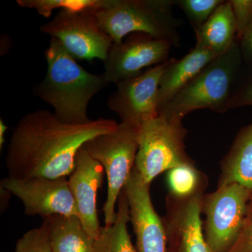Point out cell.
Masks as SVG:
<instances>
[{
	"mask_svg": "<svg viewBox=\"0 0 252 252\" xmlns=\"http://www.w3.org/2000/svg\"><path fill=\"white\" fill-rule=\"evenodd\" d=\"M45 56L47 71L43 80L34 87L36 97L51 105L61 122H90L89 102L109 84L103 74L86 71L55 38H51Z\"/></svg>",
	"mask_w": 252,
	"mask_h": 252,
	"instance_id": "2",
	"label": "cell"
},
{
	"mask_svg": "<svg viewBox=\"0 0 252 252\" xmlns=\"http://www.w3.org/2000/svg\"><path fill=\"white\" fill-rule=\"evenodd\" d=\"M217 56L195 47L182 59L169 60L159 84L158 112Z\"/></svg>",
	"mask_w": 252,
	"mask_h": 252,
	"instance_id": "15",
	"label": "cell"
},
{
	"mask_svg": "<svg viewBox=\"0 0 252 252\" xmlns=\"http://www.w3.org/2000/svg\"><path fill=\"white\" fill-rule=\"evenodd\" d=\"M174 5L172 0H98L94 11L114 44L141 32L179 46L182 21L174 16Z\"/></svg>",
	"mask_w": 252,
	"mask_h": 252,
	"instance_id": "3",
	"label": "cell"
},
{
	"mask_svg": "<svg viewBox=\"0 0 252 252\" xmlns=\"http://www.w3.org/2000/svg\"><path fill=\"white\" fill-rule=\"evenodd\" d=\"M240 64L241 51L236 41L159 109L158 114L182 121L189 113L198 109H208L218 113L229 110Z\"/></svg>",
	"mask_w": 252,
	"mask_h": 252,
	"instance_id": "4",
	"label": "cell"
},
{
	"mask_svg": "<svg viewBox=\"0 0 252 252\" xmlns=\"http://www.w3.org/2000/svg\"><path fill=\"white\" fill-rule=\"evenodd\" d=\"M223 1L221 0H175L174 4L185 12L195 31L211 17L215 10Z\"/></svg>",
	"mask_w": 252,
	"mask_h": 252,
	"instance_id": "22",
	"label": "cell"
},
{
	"mask_svg": "<svg viewBox=\"0 0 252 252\" xmlns=\"http://www.w3.org/2000/svg\"><path fill=\"white\" fill-rule=\"evenodd\" d=\"M240 41L241 42L244 55L252 59V26Z\"/></svg>",
	"mask_w": 252,
	"mask_h": 252,
	"instance_id": "27",
	"label": "cell"
},
{
	"mask_svg": "<svg viewBox=\"0 0 252 252\" xmlns=\"http://www.w3.org/2000/svg\"><path fill=\"white\" fill-rule=\"evenodd\" d=\"M15 252H53L49 218L43 219L38 228L30 230L18 240Z\"/></svg>",
	"mask_w": 252,
	"mask_h": 252,
	"instance_id": "23",
	"label": "cell"
},
{
	"mask_svg": "<svg viewBox=\"0 0 252 252\" xmlns=\"http://www.w3.org/2000/svg\"><path fill=\"white\" fill-rule=\"evenodd\" d=\"M94 8L79 11L61 10L54 19L39 29L59 40L76 60L99 59L104 62L114 42L101 27Z\"/></svg>",
	"mask_w": 252,
	"mask_h": 252,
	"instance_id": "8",
	"label": "cell"
},
{
	"mask_svg": "<svg viewBox=\"0 0 252 252\" xmlns=\"http://www.w3.org/2000/svg\"><path fill=\"white\" fill-rule=\"evenodd\" d=\"M118 125L107 119L67 124L46 109L28 113L18 122L10 139L6 156L8 177L55 180L69 176L79 149Z\"/></svg>",
	"mask_w": 252,
	"mask_h": 252,
	"instance_id": "1",
	"label": "cell"
},
{
	"mask_svg": "<svg viewBox=\"0 0 252 252\" xmlns=\"http://www.w3.org/2000/svg\"><path fill=\"white\" fill-rule=\"evenodd\" d=\"M1 188L22 201L27 216L38 215L43 219L54 215L78 217L66 177L52 180L41 177L27 179L7 177L1 180Z\"/></svg>",
	"mask_w": 252,
	"mask_h": 252,
	"instance_id": "9",
	"label": "cell"
},
{
	"mask_svg": "<svg viewBox=\"0 0 252 252\" xmlns=\"http://www.w3.org/2000/svg\"><path fill=\"white\" fill-rule=\"evenodd\" d=\"M98 0H17V4L23 8L34 9L38 14L49 18L56 9L84 10L94 7Z\"/></svg>",
	"mask_w": 252,
	"mask_h": 252,
	"instance_id": "21",
	"label": "cell"
},
{
	"mask_svg": "<svg viewBox=\"0 0 252 252\" xmlns=\"http://www.w3.org/2000/svg\"><path fill=\"white\" fill-rule=\"evenodd\" d=\"M228 252H252V205L236 241Z\"/></svg>",
	"mask_w": 252,
	"mask_h": 252,
	"instance_id": "25",
	"label": "cell"
},
{
	"mask_svg": "<svg viewBox=\"0 0 252 252\" xmlns=\"http://www.w3.org/2000/svg\"><path fill=\"white\" fill-rule=\"evenodd\" d=\"M187 135L182 121L162 115L141 124L135 167L144 182L151 185L162 172L194 163L186 152Z\"/></svg>",
	"mask_w": 252,
	"mask_h": 252,
	"instance_id": "6",
	"label": "cell"
},
{
	"mask_svg": "<svg viewBox=\"0 0 252 252\" xmlns=\"http://www.w3.org/2000/svg\"><path fill=\"white\" fill-rule=\"evenodd\" d=\"M236 21L237 41H240L252 26V0H230Z\"/></svg>",
	"mask_w": 252,
	"mask_h": 252,
	"instance_id": "24",
	"label": "cell"
},
{
	"mask_svg": "<svg viewBox=\"0 0 252 252\" xmlns=\"http://www.w3.org/2000/svg\"><path fill=\"white\" fill-rule=\"evenodd\" d=\"M252 191L239 184L205 195L204 233L212 252H228L236 241L249 211Z\"/></svg>",
	"mask_w": 252,
	"mask_h": 252,
	"instance_id": "7",
	"label": "cell"
},
{
	"mask_svg": "<svg viewBox=\"0 0 252 252\" xmlns=\"http://www.w3.org/2000/svg\"><path fill=\"white\" fill-rule=\"evenodd\" d=\"M7 126L4 124L2 119H0V149H2L5 143V133L7 130Z\"/></svg>",
	"mask_w": 252,
	"mask_h": 252,
	"instance_id": "28",
	"label": "cell"
},
{
	"mask_svg": "<svg viewBox=\"0 0 252 252\" xmlns=\"http://www.w3.org/2000/svg\"><path fill=\"white\" fill-rule=\"evenodd\" d=\"M169 193L176 198H185L204 193L206 190L207 177L193 164L174 167L167 173Z\"/></svg>",
	"mask_w": 252,
	"mask_h": 252,
	"instance_id": "20",
	"label": "cell"
},
{
	"mask_svg": "<svg viewBox=\"0 0 252 252\" xmlns=\"http://www.w3.org/2000/svg\"><path fill=\"white\" fill-rule=\"evenodd\" d=\"M204 193L189 198L167 195L166 230L168 252H212L204 233L201 214Z\"/></svg>",
	"mask_w": 252,
	"mask_h": 252,
	"instance_id": "13",
	"label": "cell"
},
{
	"mask_svg": "<svg viewBox=\"0 0 252 252\" xmlns=\"http://www.w3.org/2000/svg\"><path fill=\"white\" fill-rule=\"evenodd\" d=\"M195 47L220 56L237 41L236 21L230 1H224L201 27L195 30Z\"/></svg>",
	"mask_w": 252,
	"mask_h": 252,
	"instance_id": "16",
	"label": "cell"
},
{
	"mask_svg": "<svg viewBox=\"0 0 252 252\" xmlns=\"http://www.w3.org/2000/svg\"><path fill=\"white\" fill-rule=\"evenodd\" d=\"M117 207L115 222L111 226L101 227L98 237L94 240L95 252H137L127 229L130 210L124 190L118 200Z\"/></svg>",
	"mask_w": 252,
	"mask_h": 252,
	"instance_id": "19",
	"label": "cell"
},
{
	"mask_svg": "<svg viewBox=\"0 0 252 252\" xmlns=\"http://www.w3.org/2000/svg\"><path fill=\"white\" fill-rule=\"evenodd\" d=\"M104 172L102 165L91 157L84 144L78 152L74 170L68 180L78 217L88 234L94 240L101 229L96 205Z\"/></svg>",
	"mask_w": 252,
	"mask_h": 252,
	"instance_id": "14",
	"label": "cell"
},
{
	"mask_svg": "<svg viewBox=\"0 0 252 252\" xmlns=\"http://www.w3.org/2000/svg\"><path fill=\"white\" fill-rule=\"evenodd\" d=\"M140 126L121 122L112 132L94 137L85 144L91 157L103 167L107 179V196L104 204L105 226L115 222L116 205L135 165Z\"/></svg>",
	"mask_w": 252,
	"mask_h": 252,
	"instance_id": "5",
	"label": "cell"
},
{
	"mask_svg": "<svg viewBox=\"0 0 252 252\" xmlns=\"http://www.w3.org/2000/svg\"><path fill=\"white\" fill-rule=\"evenodd\" d=\"M246 105H252V81L242 89L233 91L229 109Z\"/></svg>",
	"mask_w": 252,
	"mask_h": 252,
	"instance_id": "26",
	"label": "cell"
},
{
	"mask_svg": "<svg viewBox=\"0 0 252 252\" xmlns=\"http://www.w3.org/2000/svg\"><path fill=\"white\" fill-rule=\"evenodd\" d=\"M167 64L154 66L137 77L116 84L117 91L109 96L107 105L122 122L140 126L144 121L158 115L159 84Z\"/></svg>",
	"mask_w": 252,
	"mask_h": 252,
	"instance_id": "11",
	"label": "cell"
},
{
	"mask_svg": "<svg viewBox=\"0 0 252 252\" xmlns=\"http://www.w3.org/2000/svg\"><path fill=\"white\" fill-rule=\"evenodd\" d=\"M123 190L129 204L137 252H168L166 230L152 204L150 185L144 182L135 167Z\"/></svg>",
	"mask_w": 252,
	"mask_h": 252,
	"instance_id": "12",
	"label": "cell"
},
{
	"mask_svg": "<svg viewBox=\"0 0 252 252\" xmlns=\"http://www.w3.org/2000/svg\"><path fill=\"white\" fill-rule=\"evenodd\" d=\"M172 46L169 41L149 34L132 33L122 42L113 43L102 74L108 84L137 77L145 67L167 62Z\"/></svg>",
	"mask_w": 252,
	"mask_h": 252,
	"instance_id": "10",
	"label": "cell"
},
{
	"mask_svg": "<svg viewBox=\"0 0 252 252\" xmlns=\"http://www.w3.org/2000/svg\"><path fill=\"white\" fill-rule=\"evenodd\" d=\"M232 184L252 191V123L240 131L220 163L217 188Z\"/></svg>",
	"mask_w": 252,
	"mask_h": 252,
	"instance_id": "17",
	"label": "cell"
},
{
	"mask_svg": "<svg viewBox=\"0 0 252 252\" xmlns=\"http://www.w3.org/2000/svg\"><path fill=\"white\" fill-rule=\"evenodd\" d=\"M48 218L53 252H95L94 240L84 229L79 217L54 215Z\"/></svg>",
	"mask_w": 252,
	"mask_h": 252,
	"instance_id": "18",
	"label": "cell"
}]
</instances>
